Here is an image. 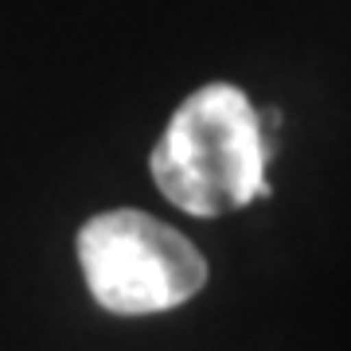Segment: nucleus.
Wrapping results in <instances>:
<instances>
[{"instance_id":"obj_1","label":"nucleus","mask_w":351,"mask_h":351,"mask_svg":"<svg viewBox=\"0 0 351 351\" xmlns=\"http://www.w3.org/2000/svg\"><path fill=\"white\" fill-rule=\"evenodd\" d=\"M149 168L164 199L195 219H219L265 199V129L254 101L230 82L188 94L156 141Z\"/></svg>"},{"instance_id":"obj_2","label":"nucleus","mask_w":351,"mask_h":351,"mask_svg":"<svg viewBox=\"0 0 351 351\" xmlns=\"http://www.w3.org/2000/svg\"><path fill=\"white\" fill-rule=\"evenodd\" d=\"M90 297L117 316L168 313L207 285V262L180 230L145 211H101L78 230Z\"/></svg>"}]
</instances>
